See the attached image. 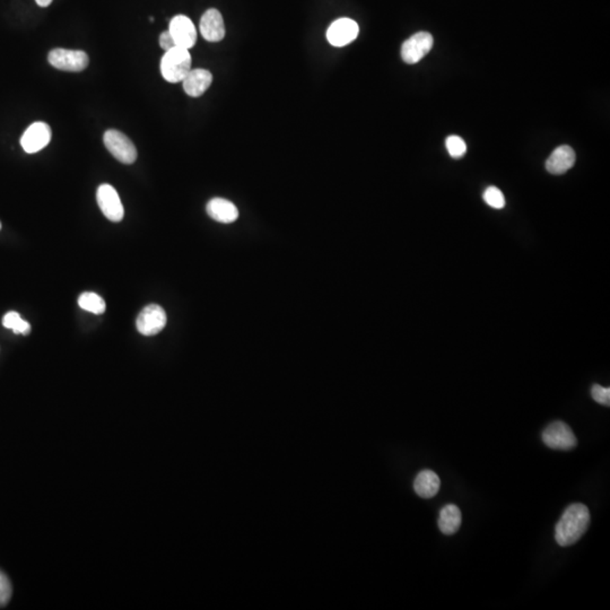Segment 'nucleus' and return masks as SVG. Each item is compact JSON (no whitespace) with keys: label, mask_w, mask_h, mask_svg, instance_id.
I'll use <instances>...</instances> for the list:
<instances>
[{"label":"nucleus","mask_w":610,"mask_h":610,"mask_svg":"<svg viewBox=\"0 0 610 610\" xmlns=\"http://www.w3.org/2000/svg\"><path fill=\"white\" fill-rule=\"evenodd\" d=\"M0 230H1V223H0Z\"/></svg>","instance_id":"obj_26"},{"label":"nucleus","mask_w":610,"mask_h":610,"mask_svg":"<svg viewBox=\"0 0 610 610\" xmlns=\"http://www.w3.org/2000/svg\"><path fill=\"white\" fill-rule=\"evenodd\" d=\"M51 141V128L49 125L38 121L31 125L21 138V145L27 154L38 153Z\"/></svg>","instance_id":"obj_9"},{"label":"nucleus","mask_w":610,"mask_h":610,"mask_svg":"<svg viewBox=\"0 0 610 610\" xmlns=\"http://www.w3.org/2000/svg\"><path fill=\"white\" fill-rule=\"evenodd\" d=\"M79 305L81 309L94 313V314H102L106 312V301L99 295L92 292H85L81 294L79 298Z\"/></svg>","instance_id":"obj_18"},{"label":"nucleus","mask_w":610,"mask_h":610,"mask_svg":"<svg viewBox=\"0 0 610 610\" xmlns=\"http://www.w3.org/2000/svg\"><path fill=\"white\" fill-rule=\"evenodd\" d=\"M206 211L211 218L223 224H231L239 218L238 208L227 199H211L206 206Z\"/></svg>","instance_id":"obj_15"},{"label":"nucleus","mask_w":610,"mask_h":610,"mask_svg":"<svg viewBox=\"0 0 610 610\" xmlns=\"http://www.w3.org/2000/svg\"><path fill=\"white\" fill-rule=\"evenodd\" d=\"M166 322L168 316L164 309L157 304H150L139 313L136 327L144 336H155L166 328Z\"/></svg>","instance_id":"obj_6"},{"label":"nucleus","mask_w":610,"mask_h":610,"mask_svg":"<svg viewBox=\"0 0 610 610\" xmlns=\"http://www.w3.org/2000/svg\"><path fill=\"white\" fill-rule=\"evenodd\" d=\"M211 81H213V75L209 70L195 68L188 72L182 83H184V92L189 97H199L209 88Z\"/></svg>","instance_id":"obj_13"},{"label":"nucleus","mask_w":610,"mask_h":610,"mask_svg":"<svg viewBox=\"0 0 610 610\" xmlns=\"http://www.w3.org/2000/svg\"><path fill=\"white\" fill-rule=\"evenodd\" d=\"M191 70V56L186 49L175 48L166 51L161 61L163 79L168 83L182 81Z\"/></svg>","instance_id":"obj_2"},{"label":"nucleus","mask_w":610,"mask_h":610,"mask_svg":"<svg viewBox=\"0 0 610 610\" xmlns=\"http://www.w3.org/2000/svg\"><path fill=\"white\" fill-rule=\"evenodd\" d=\"M541 439L548 448L561 451H570L577 445V436L573 433L571 427L564 422H553L543 432Z\"/></svg>","instance_id":"obj_3"},{"label":"nucleus","mask_w":610,"mask_h":610,"mask_svg":"<svg viewBox=\"0 0 610 610\" xmlns=\"http://www.w3.org/2000/svg\"><path fill=\"white\" fill-rule=\"evenodd\" d=\"M440 486H441V481L438 474L425 469L422 470L417 476H416L415 481H414V490L422 499H432L436 494L439 493Z\"/></svg>","instance_id":"obj_16"},{"label":"nucleus","mask_w":610,"mask_h":610,"mask_svg":"<svg viewBox=\"0 0 610 610\" xmlns=\"http://www.w3.org/2000/svg\"><path fill=\"white\" fill-rule=\"evenodd\" d=\"M49 63L63 72H79L88 66V56L81 50H68V49H54L49 52Z\"/></svg>","instance_id":"obj_5"},{"label":"nucleus","mask_w":610,"mask_h":610,"mask_svg":"<svg viewBox=\"0 0 610 610\" xmlns=\"http://www.w3.org/2000/svg\"><path fill=\"white\" fill-rule=\"evenodd\" d=\"M484 202H486L490 207L495 208V209H502L505 206V198L502 191L496 188V186H488L485 190L483 195Z\"/></svg>","instance_id":"obj_20"},{"label":"nucleus","mask_w":610,"mask_h":610,"mask_svg":"<svg viewBox=\"0 0 610 610\" xmlns=\"http://www.w3.org/2000/svg\"><path fill=\"white\" fill-rule=\"evenodd\" d=\"M103 142L108 151L124 164H133L137 159V150L134 143L125 134L110 129L103 136Z\"/></svg>","instance_id":"obj_4"},{"label":"nucleus","mask_w":610,"mask_h":610,"mask_svg":"<svg viewBox=\"0 0 610 610\" xmlns=\"http://www.w3.org/2000/svg\"><path fill=\"white\" fill-rule=\"evenodd\" d=\"M97 204L103 215L111 222L124 220L125 209L117 190L110 184H101L97 193Z\"/></svg>","instance_id":"obj_7"},{"label":"nucleus","mask_w":610,"mask_h":610,"mask_svg":"<svg viewBox=\"0 0 610 610\" xmlns=\"http://www.w3.org/2000/svg\"><path fill=\"white\" fill-rule=\"evenodd\" d=\"M13 588L5 573L0 571V608L5 607L12 597Z\"/></svg>","instance_id":"obj_22"},{"label":"nucleus","mask_w":610,"mask_h":610,"mask_svg":"<svg viewBox=\"0 0 610 610\" xmlns=\"http://www.w3.org/2000/svg\"><path fill=\"white\" fill-rule=\"evenodd\" d=\"M200 33L208 42H220L225 36V25L217 9H208L200 19Z\"/></svg>","instance_id":"obj_12"},{"label":"nucleus","mask_w":610,"mask_h":610,"mask_svg":"<svg viewBox=\"0 0 610 610\" xmlns=\"http://www.w3.org/2000/svg\"><path fill=\"white\" fill-rule=\"evenodd\" d=\"M433 36L428 32H418L410 36L401 47V58L409 65L421 61L433 48Z\"/></svg>","instance_id":"obj_8"},{"label":"nucleus","mask_w":610,"mask_h":610,"mask_svg":"<svg viewBox=\"0 0 610 610\" xmlns=\"http://www.w3.org/2000/svg\"><path fill=\"white\" fill-rule=\"evenodd\" d=\"M575 151L570 146H559L546 161V170L554 175H564L575 163Z\"/></svg>","instance_id":"obj_14"},{"label":"nucleus","mask_w":610,"mask_h":610,"mask_svg":"<svg viewBox=\"0 0 610 610\" xmlns=\"http://www.w3.org/2000/svg\"><path fill=\"white\" fill-rule=\"evenodd\" d=\"M591 396L593 400L604 406H609L610 405V389L604 388L602 385H595L591 389Z\"/></svg>","instance_id":"obj_23"},{"label":"nucleus","mask_w":610,"mask_h":610,"mask_svg":"<svg viewBox=\"0 0 610 610\" xmlns=\"http://www.w3.org/2000/svg\"><path fill=\"white\" fill-rule=\"evenodd\" d=\"M3 326L7 329L14 331L15 334L29 335L31 331V326L29 322L21 318L17 312L10 311L6 313L3 318Z\"/></svg>","instance_id":"obj_19"},{"label":"nucleus","mask_w":610,"mask_h":610,"mask_svg":"<svg viewBox=\"0 0 610 610\" xmlns=\"http://www.w3.org/2000/svg\"><path fill=\"white\" fill-rule=\"evenodd\" d=\"M358 25L351 18H339L329 26L327 39L334 47H345L358 38Z\"/></svg>","instance_id":"obj_11"},{"label":"nucleus","mask_w":610,"mask_h":610,"mask_svg":"<svg viewBox=\"0 0 610 610\" xmlns=\"http://www.w3.org/2000/svg\"><path fill=\"white\" fill-rule=\"evenodd\" d=\"M589 524L590 511L588 506L581 503L570 505L555 527L557 544L562 547L575 545L586 533Z\"/></svg>","instance_id":"obj_1"},{"label":"nucleus","mask_w":610,"mask_h":610,"mask_svg":"<svg viewBox=\"0 0 610 610\" xmlns=\"http://www.w3.org/2000/svg\"><path fill=\"white\" fill-rule=\"evenodd\" d=\"M159 45H161V48L163 50H166V51H168V50H171V49L175 48L177 45H175V40L172 38L171 33H170V31H166V32H163L159 36Z\"/></svg>","instance_id":"obj_24"},{"label":"nucleus","mask_w":610,"mask_h":610,"mask_svg":"<svg viewBox=\"0 0 610 610\" xmlns=\"http://www.w3.org/2000/svg\"><path fill=\"white\" fill-rule=\"evenodd\" d=\"M445 146L448 150L450 156L454 159H461L466 154L467 145L463 142V138H460L458 136H450L445 141Z\"/></svg>","instance_id":"obj_21"},{"label":"nucleus","mask_w":610,"mask_h":610,"mask_svg":"<svg viewBox=\"0 0 610 610\" xmlns=\"http://www.w3.org/2000/svg\"><path fill=\"white\" fill-rule=\"evenodd\" d=\"M461 522L463 515L457 505L448 504L441 508L438 524L442 533L447 536L454 535L460 529Z\"/></svg>","instance_id":"obj_17"},{"label":"nucleus","mask_w":610,"mask_h":610,"mask_svg":"<svg viewBox=\"0 0 610 610\" xmlns=\"http://www.w3.org/2000/svg\"><path fill=\"white\" fill-rule=\"evenodd\" d=\"M40 7H48L52 3V0H35Z\"/></svg>","instance_id":"obj_25"},{"label":"nucleus","mask_w":610,"mask_h":610,"mask_svg":"<svg viewBox=\"0 0 610 610\" xmlns=\"http://www.w3.org/2000/svg\"><path fill=\"white\" fill-rule=\"evenodd\" d=\"M168 31L175 40V45L179 48L189 50L197 42V31L195 25L186 16L177 15L172 18Z\"/></svg>","instance_id":"obj_10"}]
</instances>
